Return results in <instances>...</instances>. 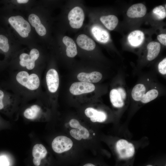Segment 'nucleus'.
Instances as JSON below:
<instances>
[{
	"label": "nucleus",
	"instance_id": "nucleus-1",
	"mask_svg": "<svg viewBox=\"0 0 166 166\" xmlns=\"http://www.w3.org/2000/svg\"><path fill=\"white\" fill-rule=\"evenodd\" d=\"M16 80L20 84L31 90L37 89L40 85V79L37 74L30 75L26 71L19 72L16 76Z\"/></svg>",
	"mask_w": 166,
	"mask_h": 166
},
{
	"label": "nucleus",
	"instance_id": "nucleus-2",
	"mask_svg": "<svg viewBox=\"0 0 166 166\" xmlns=\"http://www.w3.org/2000/svg\"><path fill=\"white\" fill-rule=\"evenodd\" d=\"M11 26L22 37H27L31 31V27L28 22L21 16H12L8 19Z\"/></svg>",
	"mask_w": 166,
	"mask_h": 166
},
{
	"label": "nucleus",
	"instance_id": "nucleus-3",
	"mask_svg": "<svg viewBox=\"0 0 166 166\" xmlns=\"http://www.w3.org/2000/svg\"><path fill=\"white\" fill-rule=\"evenodd\" d=\"M69 124L71 129L69 133L74 139L78 140L88 139L90 134L88 129L80 124L77 119H72L70 120Z\"/></svg>",
	"mask_w": 166,
	"mask_h": 166
},
{
	"label": "nucleus",
	"instance_id": "nucleus-4",
	"mask_svg": "<svg viewBox=\"0 0 166 166\" xmlns=\"http://www.w3.org/2000/svg\"><path fill=\"white\" fill-rule=\"evenodd\" d=\"M116 148L119 157L121 159H127L132 157L135 153L133 144L126 140L121 139L117 141Z\"/></svg>",
	"mask_w": 166,
	"mask_h": 166
},
{
	"label": "nucleus",
	"instance_id": "nucleus-5",
	"mask_svg": "<svg viewBox=\"0 0 166 166\" xmlns=\"http://www.w3.org/2000/svg\"><path fill=\"white\" fill-rule=\"evenodd\" d=\"M73 143L69 138L64 136L56 137L52 143L53 151L57 153H61L68 151L72 147Z\"/></svg>",
	"mask_w": 166,
	"mask_h": 166
},
{
	"label": "nucleus",
	"instance_id": "nucleus-6",
	"mask_svg": "<svg viewBox=\"0 0 166 166\" xmlns=\"http://www.w3.org/2000/svg\"><path fill=\"white\" fill-rule=\"evenodd\" d=\"M68 19L71 27L79 29L82 26L85 19V14L83 9L79 6L73 8L68 14Z\"/></svg>",
	"mask_w": 166,
	"mask_h": 166
},
{
	"label": "nucleus",
	"instance_id": "nucleus-7",
	"mask_svg": "<svg viewBox=\"0 0 166 166\" xmlns=\"http://www.w3.org/2000/svg\"><path fill=\"white\" fill-rule=\"evenodd\" d=\"M94 85L92 83L84 81L76 82L71 85L69 91L74 95H79L93 91L95 89Z\"/></svg>",
	"mask_w": 166,
	"mask_h": 166
},
{
	"label": "nucleus",
	"instance_id": "nucleus-8",
	"mask_svg": "<svg viewBox=\"0 0 166 166\" xmlns=\"http://www.w3.org/2000/svg\"><path fill=\"white\" fill-rule=\"evenodd\" d=\"M46 80L48 89L50 92L54 93L57 90L59 85V77L57 71L51 69L47 73Z\"/></svg>",
	"mask_w": 166,
	"mask_h": 166
},
{
	"label": "nucleus",
	"instance_id": "nucleus-9",
	"mask_svg": "<svg viewBox=\"0 0 166 166\" xmlns=\"http://www.w3.org/2000/svg\"><path fill=\"white\" fill-rule=\"evenodd\" d=\"M32 156L33 162L36 166H39L41 160L46 156L47 151L45 146L41 144H36L33 147Z\"/></svg>",
	"mask_w": 166,
	"mask_h": 166
},
{
	"label": "nucleus",
	"instance_id": "nucleus-10",
	"mask_svg": "<svg viewBox=\"0 0 166 166\" xmlns=\"http://www.w3.org/2000/svg\"><path fill=\"white\" fill-rule=\"evenodd\" d=\"M85 113L86 116L89 118L93 122H102L105 121L107 118V115L105 112L98 111L92 108H86Z\"/></svg>",
	"mask_w": 166,
	"mask_h": 166
},
{
	"label": "nucleus",
	"instance_id": "nucleus-11",
	"mask_svg": "<svg viewBox=\"0 0 166 166\" xmlns=\"http://www.w3.org/2000/svg\"><path fill=\"white\" fill-rule=\"evenodd\" d=\"M146 11V8L144 4L137 3L132 5L128 8L127 14L130 18H141L145 15Z\"/></svg>",
	"mask_w": 166,
	"mask_h": 166
},
{
	"label": "nucleus",
	"instance_id": "nucleus-12",
	"mask_svg": "<svg viewBox=\"0 0 166 166\" xmlns=\"http://www.w3.org/2000/svg\"><path fill=\"white\" fill-rule=\"evenodd\" d=\"M92 33L96 39L102 43H106L109 40L110 36L105 30L97 25L93 26L91 29Z\"/></svg>",
	"mask_w": 166,
	"mask_h": 166
},
{
	"label": "nucleus",
	"instance_id": "nucleus-13",
	"mask_svg": "<svg viewBox=\"0 0 166 166\" xmlns=\"http://www.w3.org/2000/svg\"><path fill=\"white\" fill-rule=\"evenodd\" d=\"M76 42L81 48L88 51L93 50L96 46L94 41L85 34H81L78 36Z\"/></svg>",
	"mask_w": 166,
	"mask_h": 166
},
{
	"label": "nucleus",
	"instance_id": "nucleus-14",
	"mask_svg": "<svg viewBox=\"0 0 166 166\" xmlns=\"http://www.w3.org/2000/svg\"><path fill=\"white\" fill-rule=\"evenodd\" d=\"M101 73L98 72L94 71L90 73L81 72L78 74L77 78L81 81L88 83H96L100 81L102 78Z\"/></svg>",
	"mask_w": 166,
	"mask_h": 166
},
{
	"label": "nucleus",
	"instance_id": "nucleus-15",
	"mask_svg": "<svg viewBox=\"0 0 166 166\" xmlns=\"http://www.w3.org/2000/svg\"><path fill=\"white\" fill-rule=\"evenodd\" d=\"M144 39V33L140 30H136L130 33L128 37L129 44L133 47H137L143 42Z\"/></svg>",
	"mask_w": 166,
	"mask_h": 166
},
{
	"label": "nucleus",
	"instance_id": "nucleus-16",
	"mask_svg": "<svg viewBox=\"0 0 166 166\" xmlns=\"http://www.w3.org/2000/svg\"><path fill=\"white\" fill-rule=\"evenodd\" d=\"M28 20L31 25L35 27L36 32L39 35L43 36L46 34V29L38 16L35 14H31L29 16Z\"/></svg>",
	"mask_w": 166,
	"mask_h": 166
},
{
	"label": "nucleus",
	"instance_id": "nucleus-17",
	"mask_svg": "<svg viewBox=\"0 0 166 166\" xmlns=\"http://www.w3.org/2000/svg\"><path fill=\"white\" fill-rule=\"evenodd\" d=\"M62 42L66 47L67 55L70 57L75 56L77 52L76 44L73 39L68 36H65L63 38Z\"/></svg>",
	"mask_w": 166,
	"mask_h": 166
},
{
	"label": "nucleus",
	"instance_id": "nucleus-18",
	"mask_svg": "<svg viewBox=\"0 0 166 166\" xmlns=\"http://www.w3.org/2000/svg\"><path fill=\"white\" fill-rule=\"evenodd\" d=\"M147 48V59L151 61L155 59L159 54L160 50V45L158 42H151L148 45Z\"/></svg>",
	"mask_w": 166,
	"mask_h": 166
},
{
	"label": "nucleus",
	"instance_id": "nucleus-19",
	"mask_svg": "<svg viewBox=\"0 0 166 166\" xmlns=\"http://www.w3.org/2000/svg\"><path fill=\"white\" fill-rule=\"evenodd\" d=\"M100 20L105 26L110 30L114 29L118 22L117 18L113 15L102 16L101 17Z\"/></svg>",
	"mask_w": 166,
	"mask_h": 166
},
{
	"label": "nucleus",
	"instance_id": "nucleus-20",
	"mask_svg": "<svg viewBox=\"0 0 166 166\" xmlns=\"http://www.w3.org/2000/svg\"><path fill=\"white\" fill-rule=\"evenodd\" d=\"M41 111V109L39 106L34 105L26 109L24 111L23 115L27 119L34 120L38 117Z\"/></svg>",
	"mask_w": 166,
	"mask_h": 166
},
{
	"label": "nucleus",
	"instance_id": "nucleus-21",
	"mask_svg": "<svg viewBox=\"0 0 166 166\" xmlns=\"http://www.w3.org/2000/svg\"><path fill=\"white\" fill-rule=\"evenodd\" d=\"M110 101L114 107L121 108L124 105V101L121 98L117 89H113L110 91Z\"/></svg>",
	"mask_w": 166,
	"mask_h": 166
},
{
	"label": "nucleus",
	"instance_id": "nucleus-22",
	"mask_svg": "<svg viewBox=\"0 0 166 166\" xmlns=\"http://www.w3.org/2000/svg\"><path fill=\"white\" fill-rule=\"evenodd\" d=\"M20 65L22 67H26L27 69L32 70L35 65V61L31 58L30 55L26 53H22L19 57Z\"/></svg>",
	"mask_w": 166,
	"mask_h": 166
},
{
	"label": "nucleus",
	"instance_id": "nucleus-23",
	"mask_svg": "<svg viewBox=\"0 0 166 166\" xmlns=\"http://www.w3.org/2000/svg\"><path fill=\"white\" fill-rule=\"evenodd\" d=\"M146 88L144 85L139 84L136 85L133 88L132 91V96L136 101H140L145 94Z\"/></svg>",
	"mask_w": 166,
	"mask_h": 166
},
{
	"label": "nucleus",
	"instance_id": "nucleus-24",
	"mask_svg": "<svg viewBox=\"0 0 166 166\" xmlns=\"http://www.w3.org/2000/svg\"><path fill=\"white\" fill-rule=\"evenodd\" d=\"M158 94V91L156 89H152L145 94L140 100L141 102L146 103L156 98Z\"/></svg>",
	"mask_w": 166,
	"mask_h": 166
},
{
	"label": "nucleus",
	"instance_id": "nucleus-25",
	"mask_svg": "<svg viewBox=\"0 0 166 166\" xmlns=\"http://www.w3.org/2000/svg\"><path fill=\"white\" fill-rule=\"evenodd\" d=\"M152 13L155 18L158 20H162L166 17L165 8L162 6L155 7L152 10Z\"/></svg>",
	"mask_w": 166,
	"mask_h": 166
},
{
	"label": "nucleus",
	"instance_id": "nucleus-26",
	"mask_svg": "<svg viewBox=\"0 0 166 166\" xmlns=\"http://www.w3.org/2000/svg\"><path fill=\"white\" fill-rule=\"evenodd\" d=\"M0 49L5 52H7L9 49L8 39L2 35H0Z\"/></svg>",
	"mask_w": 166,
	"mask_h": 166
},
{
	"label": "nucleus",
	"instance_id": "nucleus-27",
	"mask_svg": "<svg viewBox=\"0 0 166 166\" xmlns=\"http://www.w3.org/2000/svg\"><path fill=\"white\" fill-rule=\"evenodd\" d=\"M158 70L159 72L164 75L166 74V58H164L159 64Z\"/></svg>",
	"mask_w": 166,
	"mask_h": 166
},
{
	"label": "nucleus",
	"instance_id": "nucleus-28",
	"mask_svg": "<svg viewBox=\"0 0 166 166\" xmlns=\"http://www.w3.org/2000/svg\"><path fill=\"white\" fill-rule=\"evenodd\" d=\"M29 55L32 59L36 61L39 56V51L37 49H33L30 50Z\"/></svg>",
	"mask_w": 166,
	"mask_h": 166
},
{
	"label": "nucleus",
	"instance_id": "nucleus-29",
	"mask_svg": "<svg viewBox=\"0 0 166 166\" xmlns=\"http://www.w3.org/2000/svg\"><path fill=\"white\" fill-rule=\"evenodd\" d=\"M158 41L164 45H166V34H161L158 35L157 37Z\"/></svg>",
	"mask_w": 166,
	"mask_h": 166
},
{
	"label": "nucleus",
	"instance_id": "nucleus-30",
	"mask_svg": "<svg viewBox=\"0 0 166 166\" xmlns=\"http://www.w3.org/2000/svg\"><path fill=\"white\" fill-rule=\"evenodd\" d=\"M9 164V161L6 156H0V166H8Z\"/></svg>",
	"mask_w": 166,
	"mask_h": 166
},
{
	"label": "nucleus",
	"instance_id": "nucleus-31",
	"mask_svg": "<svg viewBox=\"0 0 166 166\" xmlns=\"http://www.w3.org/2000/svg\"><path fill=\"white\" fill-rule=\"evenodd\" d=\"M117 90L120 94L121 98L124 101L126 97V93L125 91L121 88H119Z\"/></svg>",
	"mask_w": 166,
	"mask_h": 166
},
{
	"label": "nucleus",
	"instance_id": "nucleus-32",
	"mask_svg": "<svg viewBox=\"0 0 166 166\" xmlns=\"http://www.w3.org/2000/svg\"><path fill=\"white\" fill-rule=\"evenodd\" d=\"M4 97V93L1 90H0V110L2 109L4 107L3 102V99Z\"/></svg>",
	"mask_w": 166,
	"mask_h": 166
},
{
	"label": "nucleus",
	"instance_id": "nucleus-33",
	"mask_svg": "<svg viewBox=\"0 0 166 166\" xmlns=\"http://www.w3.org/2000/svg\"><path fill=\"white\" fill-rule=\"evenodd\" d=\"M28 0H18L17 1L19 3H26L28 2Z\"/></svg>",
	"mask_w": 166,
	"mask_h": 166
},
{
	"label": "nucleus",
	"instance_id": "nucleus-34",
	"mask_svg": "<svg viewBox=\"0 0 166 166\" xmlns=\"http://www.w3.org/2000/svg\"><path fill=\"white\" fill-rule=\"evenodd\" d=\"M83 166H96L91 163H88V164H85Z\"/></svg>",
	"mask_w": 166,
	"mask_h": 166
},
{
	"label": "nucleus",
	"instance_id": "nucleus-35",
	"mask_svg": "<svg viewBox=\"0 0 166 166\" xmlns=\"http://www.w3.org/2000/svg\"><path fill=\"white\" fill-rule=\"evenodd\" d=\"M146 166H152L151 165H148Z\"/></svg>",
	"mask_w": 166,
	"mask_h": 166
}]
</instances>
